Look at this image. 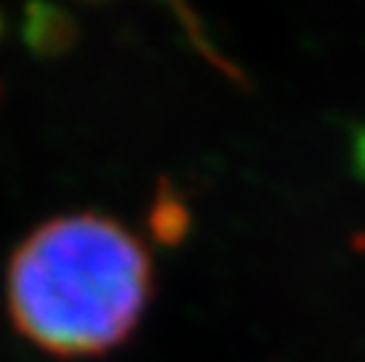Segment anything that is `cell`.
<instances>
[{
	"label": "cell",
	"instance_id": "3",
	"mask_svg": "<svg viewBox=\"0 0 365 362\" xmlns=\"http://www.w3.org/2000/svg\"><path fill=\"white\" fill-rule=\"evenodd\" d=\"M148 228L154 239L163 245H180L188 237L191 211L168 180H160L154 188V200L148 208Z\"/></svg>",
	"mask_w": 365,
	"mask_h": 362
},
{
	"label": "cell",
	"instance_id": "2",
	"mask_svg": "<svg viewBox=\"0 0 365 362\" xmlns=\"http://www.w3.org/2000/svg\"><path fill=\"white\" fill-rule=\"evenodd\" d=\"M26 46L40 57L66 54L77 43V23L54 6H29L23 23Z\"/></svg>",
	"mask_w": 365,
	"mask_h": 362
},
{
	"label": "cell",
	"instance_id": "1",
	"mask_svg": "<svg viewBox=\"0 0 365 362\" xmlns=\"http://www.w3.org/2000/svg\"><path fill=\"white\" fill-rule=\"evenodd\" d=\"M151 296V257L123 222L77 211L37 225L14 251L6 308L14 328L54 356L120 345Z\"/></svg>",
	"mask_w": 365,
	"mask_h": 362
}]
</instances>
